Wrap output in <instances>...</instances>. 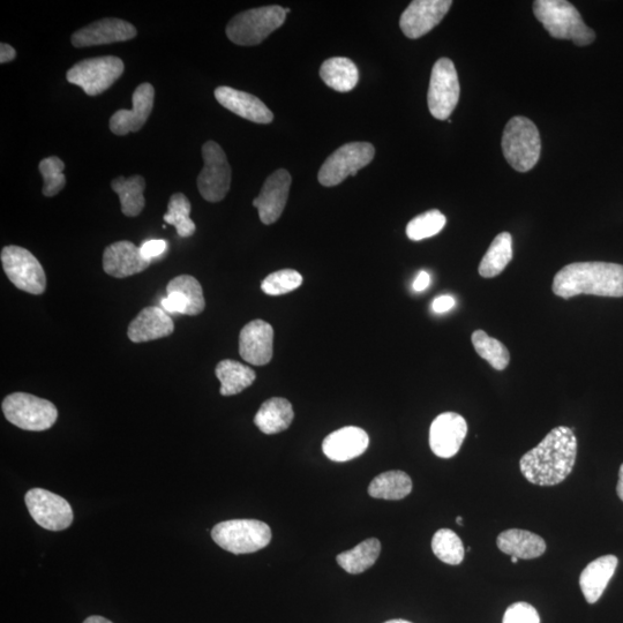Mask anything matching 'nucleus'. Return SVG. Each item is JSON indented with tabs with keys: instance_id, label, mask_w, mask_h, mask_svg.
I'll return each mask as SVG.
<instances>
[{
	"instance_id": "nucleus-46",
	"label": "nucleus",
	"mask_w": 623,
	"mask_h": 623,
	"mask_svg": "<svg viewBox=\"0 0 623 623\" xmlns=\"http://www.w3.org/2000/svg\"><path fill=\"white\" fill-rule=\"evenodd\" d=\"M84 623H114V622H111L110 620L105 619L103 617H99V615H93V617L87 618Z\"/></svg>"
},
{
	"instance_id": "nucleus-48",
	"label": "nucleus",
	"mask_w": 623,
	"mask_h": 623,
	"mask_svg": "<svg viewBox=\"0 0 623 623\" xmlns=\"http://www.w3.org/2000/svg\"><path fill=\"white\" fill-rule=\"evenodd\" d=\"M456 522L459 524H462L463 523L462 517L461 516L457 517Z\"/></svg>"
},
{
	"instance_id": "nucleus-15",
	"label": "nucleus",
	"mask_w": 623,
	"mask_h": 623,
	"mask_svg": "<svg viewBox=\"0 0 623 623\" xmlns=\"http://www.w3.org/2000/svg\"><path fill=\"white\" fill-rule=\"evenodd\" d=\"M168 295L161 300L162 309L168 314L199 315L206 307L204 291L195 277L180 275L171 280Z\"/></svg>"
},
{
	"instance_id": "nucleus-5",
	"label": "nucleus",
	"mask_w": 623,
	"mask_h": 623,
	"mask_svg": "<svg viewBox=\"0 0 623 623\" xmlns=\"http://www.w3.org/2000/svg\"><path fill=\"white\" fill-rule=\"evenodd\" d=\"M287 19L281 6H265L245 11L232 18L227 26V36L232 43L252 47L264 42Z\"/></svg>"
},
{
	"instance_id": "nucleus-50",
	"label": "nucleus",
	"mask_w": 623,
	"mask_h": 623,
	"mask_svg": "<svg viewBox=\"0 0 623 623\" xmlns=\"http://www.w3.org/2000/svg\"><path fill=\"white\" fill-rule=\"evenodd\" d=\"M290 11H291L290 9H285V12H287V14H288Z\"/></svg>"
},
{
	"instance_id": "nucleus-18",
	"label": "nucleus",
	"mask_w": 623,
	"mask_h": 623,
	"mask_svg": "<svg viewBox=\"0 0 623 623\" xmlns=\"http://www.w3.org/2000/svg\"><path fill=\"white\" fill-rule=\"evenodd\" d=\"M274 329L264 320L249 322L239 335V354L246 363L267 365L273 358Z\"/></svg>"
},
{
	"instance_id": "nucleus-11",
	"label": "nucleus",
	"mask_w": 623,
	"mask_h": 623,
	"mask_svg": "<svg viewBox=\"0 0 623 623\" xmlns=\"http://www.w3.org/2000/svg\"><path fill=\"white\" fill-rule=\"evenodd\" d=\"M0 258L5 274L15 287L32 295L44 294L47 276L35 255L24 247L12 245L4 247Z\"/></svg>"
},
{
	"instance_id": "nucleus-39",
	"label": "nucleus",
	"mask_w": 623,
	"mask_h": 623,
	"mask_svg": "<svg viewBox=\"0 0 623 623\" xmlns=\"http://www.w3.org/2000/svg\"><path fill=\"white\" fill-rule=\"evenodd\" d=\"M65 164L57 156L48 157L40 162V172L44 179L43 194L55 197L66 185Z\"/></svg>"
},
{
	"instance_id": "nucleus-28",
	"label": "nucleus",
	"mask_w": 623,
	"mask_h": 623,
	"mask_svg": "<svg viewBox=\"0 0 623 623\" xmlns=\"http://www.w3.org/2000/svg\"><path fill=\"white\" fill-rule=\"evenodd\" d=\"M320 77L325 84L336 92L348 93L359 81L358 67L349 58L334 57L321 65Z\"/></svg>"
},
{
	"instance_id": "nucleus-1",
	"label": "nucleus",
	"mask_w": 623,
	"mask_h": 623,
	"mask_svg": "<svg viewBox=\"0 0 623 623\" xmlns=\"http://www.w3.org/2000/svg\"><path fill=\"white\" fill-rule=\"evenodd\" d=\"M576 456L577 439L573 429L559 426L522 457L520 469L531 484L554 486L572 474Z\"/></svg>"
},
{
	"instance_id": "nucleus-10",
	"label": "nucleus",
	"mask_w": 623,
	"mask_h": 623,
	"mask_svg": "<svg viewBox=\"0 0 623 623\" xmlns=\"http://www.w3.org/2000/svg\"><path fill=\"white\" fill-rule=\"evenodd\" d=\"M461 87L456 67L449 58H440L434 64L427 103L431 115L439 120L452 116L460 101Z\"/></svg>"
},
{
	"instance_id": "nucleus-33",
	"label": "nucleus",
	"mask_w": 623,
	"mask_h": 623,
	"mask_svg": "<svg viewBox=\"0 0 623 623\" xmlns=\"http://www.w3.org/2000/svg\"><path fill=\"white\" fill-rule=\"evenodd\" d=\"M381 552V544L377 538L364 540L347 552L337 555V564L349 574H362L377 562Z\"/></svg>"
},
{
	"instance_id": "nucleus-25",
	"label": "nucleus",
	"mask_w": 623,
	"mask_h": 623,
	"mask_svg": "<svg viewBox=\"0 0 623 623\" xmlns=\"http://www.w3.org/2000/svg\"><path fill=\"white\" fill-rule=\"evenodd\" d=\"M619 560L615 555H604L585 568L580 576V587L589 604H595L609 585Z\"/></svg>"
},
{
	"instance_id": "nucleus-44",
	"label": "nucleus",
	"mask_w": 623,
	"mask_h": 623,
	"mask_svg": "<svg viewBox=\"0 0 623 623\" xmlns=\"http://www.w3.org/2000/svg\"><path fill=\"white\" fill-rule=\"evenodd\" d=\"M430 284H431L430 274L426 272H420L414 282V290L416 292L425 291L427 288L430 287Z\"/></svg>"
},
{
	"instance_id": "nucleus-36",
	"label": "nucleus",
	"mask_w": 623,
	"mask_h": 623,
	"mask_svg": "<svg viewBox=\"0 0 623 623\" xmlns=\"http://www.w3.org/2000/svg\"><path fill=\"white\" fill-rule=\"evenodd\" d=\"M190 215L191 204L189 199L183 193L172 195L168 205V213L164 215V221L174 225L180 237H191L197 229Z\"/></svg>"
},
{
	"instance_id": "nucleus-45",
	"label": "nucleus",
	"mask_w": 623,
	"mask_h": 623,
	"mask_svg": "<svg viewBox=\"0 0 623 623\" xmlns=\"http://www.w3.org/2000/svg\"><path fill=\"white\" fill-rule=\"evenodd\" d=\"M617 493L619 495V498L623 501V464L621 465L620 472H619V483L617 486Z\"/></svg>"
},
{
	"instance_id": "nucleus-16",
	"label": "nucleus",
	"mask_w": 623,
	"mask_h": 623,
	"mask_svg": "<svg viewBox=\"0 0 623 623\" xmlns=\"http://www.w3.org/2000/svg\"><path fill=\"white\" fill-rule=\"evenodd\" d=\"M468 424L455 412H445L433 420L430 429V447L441 459H452L463 445Z\"/></svg>"
},
{
	"instance_id": "nucleus-35",
	"label": "nucleus",
	"mask_w": 623,
	"mask_h": 623,
	"mask_svg": "<svg viewBox=\"0 0 623 623\" xmlns=\"http://www.w3.org/2000/svg\"><path fill=\"white\" fill-rule=\"evenodd\" d=\"M432 550L440 561L447 565H461L464 560V546L459 536L449 529L435 532L432 539Z\"/></svg>"
},
{
	"instance_id": "nucleus-23",
	"label": "nucleus",
	"mask_w": 623,
	"mask_h": 623,
	"mask_svg": "<svg viewBox=\"0 0 623 623\" xmlns=\"http://www.w3.org/2000/svg\"><path fill=\"white\" fill-rule=\"evenodd\" d=\"M369 445V434L359 427L348 426L329 434L322 450L329 460L347 462L363 455Z\"/></svg>"
},
{
	"instance_id": "nucleus-30",
	"label": "nucleus",
	"mask_w": 623,
	"mask_h": 623,
	"mask_svg": "<svg viewBox=\"0 0 623 623\" xmlns=\"http://www.w3.org/2000/svg\"><path fill=\"white\" fill-rule=\"evenodd\" d=\"M112 190L118 194L122 212L127 217L139 216L145 208L144 191L146 189L145 178L132 176L130 178L118 177L112 180Z\"/></svg>"
},
{
	"instance_id": "nucleus-4",
	"label": "nucleus",
	"mask_w": 623,
	"mask_h": 623,
	"mask_svg": "<svg viewBox=\"0 0 623 623\" xmlns=\"http://www.w3.org/2000/svg\"><path fill=\"white\" fill-rule=\"evenodd\" d=\"M502 150L506 161L516 171L534 169L542 154V139L535 123L521 116L510 119L502 137Z\"/></svg>"
},
{
	"instance_id": "nucleus-40",
	"label": "nucleus",
	"mask_w": 623,
	"mask_h": 623,
	"mask_svg": "<svg viewBox=\"0 0 623 623\" xmlns=\"http://www.w3.org/2000/svg\"><path fill=\"white\" fill-rule=\"evenodd\" d=\"M502 623H540V618L534 606L519 602L508 607Z\"/></svg>"
},
{
	"instance_id": "nucleus-9",
	"label": "nucleus",
	"mask_w": 623,
	"mask_h": 623,
	"mask_svg": "<svg viewBox=\"0 0 623 623\" xmlns=\"http://www.w3.org/2000/svg\"><path fill=\"white\" fill-rule=\"evenodd\" d=\"M375 149L370 142H350L328 157L319 171V182L326 187H333L344 182L350 176H356L360 169L374 159Z\"/></svg>"
},
{
	"instance_id": "nucleus-27",
	"label": "nucleus",
	"mask_w": 623,
	"mask_h": 623,
	"mask_svg": "<svg viewBox=\"0 0 623 623\" xmlns=\"http://www.w3.org/2000/svg\"><path fill=\"white\" fill-rule=\"evenodd\" d=\"M294 418L292 404L282 397H273L261 405L254 424L262 433L272 435L288 430Z\"/></svg>"
},
{
	"instance_id": "nucleus-13",
	"label": "nucleus",
	"mask_w": 623,
	"mask_h": 623,
	"mask_svg": "<svg viewBox=\"0 0 623 623\" xmlns=\"http://www.w3.org/2000/svg\"><path fill=\"white\" fill-rule=\"evenodd\" d=\"M25 502L30 516L43 529L62 531L71 527L72 507L60 495L43 489H33L26 493Z\"/></svg>"
},
{
	"instance_id": "nucleus-17",
	"label": "nucleus",
	"mask_w": 623,
	"mask_h": 623,
	"mask_svg": "<svg viewBox=\"0 0 623 623\" xmlns=\"http://www.w3.org/2000/svg\"><path fill=\"white\" fill-rule=\"evenodd\" d=\"M291 182L289 172L284 169L275 171L267 178L260 194L253 200L262 223L270 225L280 219L288 202Z\"/></svg>"
},
{
	"instance_id": "nucleus-14",
	"label": "nucleus",
	"mask_w": 623,
	"mask_h": 623,
	"mask_svg": "<svg viewBox=\"0 0 623 623\" xmlns=\"http://www.w3.org/2000/svg\"><path fill=\"white\" fill-rule=\"evenodd\" d=\"M450 0H415L402 14L400 27L411 40L419 39L437 27L452 7Z\"/></svg>"
},
{
	"instance_id": "nucleus-34",
	"label": "nucleus",
	"mask_w": 623,
	"mask_h": 623,
	"mask_svg": "<svg viewBox=\"0 0 623 623\" xmlns=\"http://www.w3.org/2000/svg\"><path fill=\"white\" fill-rule=\"evenodd\" d=\"M479 357L489 362L493 369L504 371L509 364L510 355L504 343L487 335L484 330H476L471 337Z\"/></svg>"
},
{
	"instance_id": "nucleus-29",
	"label": "nucleus",
	"mask_w": 623,
	"mask_h": 623,
	"mask_svg": "<svg viewBox=\"0 0 623 623\" xmlns=\"http://www.w3.org/2000/svg\"><path fill=\"white\" fill-rule=\"evenodd\" d=\"M216 377L221 382L220 393L222 396H234L253 385L257 374L236 360L225 359L216 366Z\"/></svg>"
},
{
	"instance_id": "nucleus-2",
	"label": "nucleus",
	"mask_w": 623,
	"mask_h": 623,
	"mask_svg": "<svg viewBox=\"0 0 623 623\" xmlns=\"http://www.w3.org/2000/svg\"><path fill=\"white\" fill-rule=\"evenodd\" d=\"M555 296L570 299L580 295L623 297V266L610 262H575L555 275Z\"/></svg>"
},
{
	"instance_id": "nucleus-42",
	"label": "nucleus",
	"mask_w": 623,
	"mask_h": 623,
	"mask_svg": "<svg viewBox=\"0 0 623 623\" xmlns=\"http://www.w3.org/2000/svg\"><path fill=\"white\" fill-rule=\"evenodd\" d=\"M455 306V299L452 296L445 295L433 300L432 309L435 313H446Z\"/></svg>"
},
{
	"instance_id": "nucleus-22",
	"label": "nucleus",
	"mask_w": 623,
	"mask_h": 623,
	"mask_svg": "<svg viewBox=\"0 0 623 623\" xmlns=\"http://www.w3.org/2000/svg\"><path fill=\"white\" fill-rule=\"evenodd\" d=\"M215 99L225 109L234 112L239 117L250 120L257 124H269L274 120L273 112L267 105L249 93L242 92L235 88L222 86L216 88Z\"/></svg>"
},
{
	"instance_id": "nucleus-6",
	"label": "nucleus",
	"mask_w": 623,
	"mask_h": 623,
	"mask_svg": "<svg viewBox=\"0 0 623 623\" xmlns=\"http://www.w3.org/2000/svg\"><path fill=\"white\" fill-rule=\"evenodd\" d=\"M214 542L232 554H250L265 549L272 540L269 525L257 520H231L216 524Z\"/></svg>"
},
{
	"instance_id": "nucleus-47",
	"label": "nucleus",
	"mask_w": 623,
	"mask_h": 623,
	"mask_svg": "<svg viewBox=\"0 0 623 623\" xmlns=\"http://www.w3.org/2000/svg\"><path fill=\"white\" fill-rule=\"evenodd\" d=\"M385 623H412V622L407 621V620H402V619H395V620H389Z\"/></svg>"
},
{
	"instance_id": "nucleus-32",
	"label": "nucleus",
	"mask_w": 623,
	"mask_h": 623,
	"mask_svg": "<svg viewBox=\"0 0 623 623\" xmlns=\"http://www.w3.org/2000/svg\"><path fill=\"white\" fill-rule=\"evenodd\" d=\"M513 259V238L509 232H502L494 238L489 251L480 262L478 272L485 279L500 275Z\"/></svg>"
},
{
	"instance_id": "nucleus-19",
	"label": "nucleus",
	"mask_w": 623,
	"mask_h": 623,
	"mask_svg": "<svg viewBox=\"0 0 623 623\" xmlns=\"http://www.w3.org/2000/svg\"><path fill=\"white\" fill-rule=\"evenodd\" d=\"M137 29L130 22L108 18L93 22L72 35L75 48L94 47V45L125 42L137 36Z\"/></svg>"
},
{
	"instance_id": "nucleus-31",
	"label": "nucleus",
	"mask_w": 623,
	"mask_h": 623,
	"mask_svg": "<svg viewBox=\"0 0 623 623\" xmlns=\"http://www.w3.org/2000/svg\"><path fill=\"white\" fill-rule=\"evenodd\" d=\"M411 492L412 480L408 474L400 470L384 472L375 477L369 486V494L374 499L402 500Z\"/></svg>"
},
{
	"instance_id": "nucleus-8",
	"label": "nucleus",
	"mask_w": 623,
	"mask_h": 623,
	"mask_svg": "<svg viewBox=\"0 0 623 623\" xmlns=\"http://www.w3.org/2000/svg\"><path fill=\"white\" fill-rule=\"evenodd\" d=\"M123 60L104 56L82 60L75 64L66 78L70 84L79 86L89 96H97L108 90L124 73Z\"/></svg>"
},
{
	"instance_id": "nucleus-3",
	"label": "nucleus",
	"mask_w": 623,
	"mask_h": 623,
	"mask_svg": "<svg viewBox=\"0 0 623 623\" xmlns=\"http://www.w3.org/2000/svg\"><path fill=\"white\" fill-rule=\"evenodd\" d=\"M534 13L553 39L570 40L579 47L596 39L594 30L584 24L580 12L566 0H537Z\"/></svg>"
},
{
	"instance_id": "nucleus-38",
	"label": "nucleus",
	"mask_w": 623,
	"mask_h": 623,
	"mask_svg": "<svg viewBox=\"0 0 623 623\" xmlns=\"http://www.w3.org/2000/svg\"><path fill=\"white\" fill-rule=\"evenodd\" d=\"M303 284V276L294 269H282L272 273L261 283V289L269 296L287 295Z\"/></svg>"
},
{
	"instance_id": "nucleus-20",
	"label": "nucleus",
	"mask_w": 623,
	"mask_h": 623,
	"mask_svg": "<svg viewBox=\"0 0 623 623\" xmlns=\"http://www.w3.org/2000/svg\"><path fill=\"white\" fill-rule=\"evenodd\" d=\"M155 89L150 84H142L132 96V110H118L110 118V130L116 135L138 132L144 127L154 108Z\"/></svg>"
},
{
	"instance_id": "nucleus-43",
	"label": "nucleus",
	"mask_w": 623,
	"mask_h": 623,
	"mask_svg": "<svg viewBox=\"0 0 623 623\" xmlns=\"http://www.w3.org/2000/svg\"><path fill=\"white\" fill-rule=\"evenodd\" d=\"M15 57H17V51L10 44L2 43L0 45V63H10Z\"/></svg>"
},
{
	"instance_id": "nucleus-7",
	"label": "nucleus",
	"mask_w": 623,
	"mask_h": 623,
	"mask_svg": "<svg viewBox=\"0 0 623 623\" xmlns=\"http://www.w3.org/2000/svg\"><path fill=\"white\" fill-rule=\"evenodd\" d=\"M2 408L5 418L25 431H47L55 425L58 418L54 403L27 393L6 396Z\"/></svg>"
},
{
	"instance_id": "nucleus-37",
	"label": "nucleus",
	"mask_w": 623,
	"mask_h": 623,
	"mask_svg": "<svg viewBox=\"0 0 623 623\" xmlns=\"http://www.w3.org/2000/svg\"><path fill=\"white\" fill-rule=\"evenodd\" d=\"M446 222V216L440 210H429V212L418 215L409 222L407 236L414 242L431 238L444 230Z\"/></svg>"
},
{
	"instance_id": "nucleus-41",
	"label": "nucleus",
	"mask_w": 623,
	"mask_h": 623,
	"mask_svg": "<svg viewBox=\"0 0 623 623\" xmlns=\"http://www.w3.org/2000/svg\"><path fill=\"white\" fill-rule=\"evenodd\" d=\"M167 247L168 244L163 239H150L142 243L140 249L145 259L153 262V260L162 257L165 251H167Z\"/></svg>"
},
{
	"instance_id": "nucleus-24",
	"label": "nucleus",
	"mask_w": 623,
	"mask_h": 623,
	"mask_svg": "<svg viewBox=\"0 0 623 623\" xmlns=\"http://www.w3.org/2000/svg\"><path fill=\"white\" fill-rule=\"evenodd\" d=\"M175 325L162 307L150 306L142 310L127 329V336L134 343L163 339L174 333Z\"/></svg>"
},
{
	"instance_id": "nucleus-49",
	"label": "nucleus",
	"mask_w": 623,
	"mask_h": 623,
	"mask_svg": "<svg viewBox=\"0 0 623 623\" xmlns=\"http://www.w3.org/2000/svg\"><path fill=\"white\" fill-rule=\"evenodd\" d=\"M512 562H513L514 565H516L517 562H519V558L512 557Z\"/></svg>"
},
{
	"instance_id": "nucleus-26",
	"label": "nucleus",
	"mask_w": 623,
	"mask_h": 623,
	"mask_svg": "<svg viewBox=\"0 0 623 623\" xmlns=\"http://www.w3.org/2000/svg\"><path fill=\"white\" fill-rule=\"evenodd\" d=\"M497 544L501 552L524 560L542 557L546 551L545 540L527 530L510 529L501 532Z\"/></svg>"
},
{
	"instance_id": "nucleus-12",
	"label": "nucleus",
	"mask_w": 623,
	"mask_h": 623,
	"mask_svg": "<svg viewBox=\"0 0 623 623\" xmlns=\"http://www.w3.org/2000/svg\"><path fill=\"white\" fill-rule=\"evenodd\" d=\"M202 159L205 167L198 177L201 197L208 202H220L230 190L231 168L224 150L215 141H207L202 146Z\"/></svg>"
},
{
	"instance_id": "nucleus-21",
	"label": "nucleus",
	"mask_w": 623,
	"mask_h": 623,
	"mask_svg": "<svg viewBox=\"0 0 623 623\" xmlns=\"http://www.w3.org/2000/svg\"><path fill=\"white\" fill-rule=\"evenodd\" d=\"M150 265L152 262L142 255L140 246L126 240L111 244L103 254L104 272L116 279L144 272Z\"/></svg>"
}]
</instances>
